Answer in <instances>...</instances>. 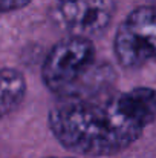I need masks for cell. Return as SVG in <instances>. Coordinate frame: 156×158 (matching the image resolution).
<instances>
[{
    "instance_id": "8992f818",
    "label": "cell",
    "mask_w": 156,
    "mask_h": 158,
    "mask_svg": "<svg viewBox=\"0 0 156 158\" xmlns=\"http://www.w3.org/2000/svg\"><path fill=\"white\" fill-rule=\"evenodd\" d=\"M119 100L127 114L138 121L142 127H147L156 118V89L139 86L127 92L119 94Z\"/></svg>"
},
{
    "instance_id": "ba28073f",
    "label": "cell",
    "mask_w": 156,
    "mask_h": 158,
    "mask_svg": "<svg viewBox=\"0 0 156 158\" xmlns=\"http://www.w3.org/2000/svg\"><path fill=\"white\" fill-rule=\"evenodd\" d=\"M57 2H66V0H57Z\"/></svg>"
},
{
    "instance_id": "277c9868",
    "label": "cell",
    "mask_w": 156,
    "mask_h": 158,
    "mask_svg": "<svg viewBox=\"0 0 156 158\" xmlns=\"http://www.w3.org/2000/svg\"><path fill=\"white\" fill-rule=\"evenodd\" d=\"M115 0L57 2V17L70 35L92 40L103 34L115 15Z\"/></svg>"
},
{
    "instance_id": "5b68a950",
    "label": "cell",
    "mask_w": 156,
    "mask_h": 158,
    "mask_svg": "<svg viewBox=\"0 0 156 158\" xmlns=\"http://www.w3.org/2000/svg\"><path fill=\"white\" fill-rule=\"evenodd\" d=\"M26 78L14 68H0V121L15 112L26 97Z\"/></svg>"
},
{
    "instance_id": "3957f363",
    "label": "cell",
    "mask_w": 156,
    "mask_h": 158,
    "mask_svg": "<svg viewBox=\"0 0 156 158\" xmlns=\"http://www.w3.org/2000/svg\"><path fill=\"white\" fill-rule=\"evenodd\" d=\"M113 52L127 69L156 61V3L133 9L116 31Z\"/></svg>"
},
{
    "instance_id": "9c48e42d",
    "label": "cell",
    "mask_w": 156,
    "mask_h": 158,
    "mask_svg": "<svg viewBox=\"0 0 156 158\" xmlns=\"http://www.w3.org/2000/svg\"><path fill=\"white\" fill-rule=\"evenodd\" d=\"M49 158H58V157H49Z\"/></svg>"
},
{
    "instance_id": "52a82bcc",
    "label": "cell",
    "mask_w": 156,
    "mask_h": 158,
    "mask_svg": "<svg viewBox=\"0 0 156 158\" xmlns=\"http://www.w3.org/2000/svg\"><path fill=\"white\" fill-rule=\"evenodd\" d=\"M31 0H0V14L14 12L25 8Z\"/></svg>"
},
{
    "instance_id": "6da1fadb",
    "label": "cell",
    "mask_w": 156,
    "mask_h": 158,
    "mask_svg": "<svg viewBox=\"0 0 156 158\" xmlns=\"http://www.w3.org/2000/svg\"><path fill=\"white\" fill-rule=\"evenodd\" d=\"M48 124L67 151L86 157H112L132 146L144 132L119 100H74L52 107Z\"/></svg>"
},
{
    "instance_id": "7a4b0ae2",
    "label": "cell",
    "mask_w": 156,
    "mask_h": 158,
    "mask_svg": "<svg viewBox=\"0 0 156 158\" xmlns=\"http://www.w3.org/2000/svg\"><path fill=\"white\" fill-rule=\"evenodd\" d=\"M94 61V42L69 35L57 42L46 54L42 64V80L49 91L61 94L72 89L89 72Z\"/></svg>"
}]
</instances>
